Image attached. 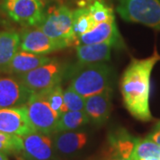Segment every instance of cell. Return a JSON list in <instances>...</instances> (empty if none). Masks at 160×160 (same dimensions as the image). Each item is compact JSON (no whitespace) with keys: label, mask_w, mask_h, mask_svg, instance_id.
<instances>
[{"label":"cell","mask_w":160,"mask_h":160,"mask_svg":"<svg viewBox=\"0 0 160 160\" xmlns=\"http://www.w3.org/2000/svg\"><path fill=\"white\" fill-rule=\"evenodd\" d=\"M20 34L15 31H0V71L10 63L20 50Z\"/></svg>","instance_id":"cell-18"},{"label":"cell","mask_w":160,"mask_h":160,"mask_svg":"<svg viewBox=\"0 0 160 160\" xmlns=\"http://www.w3.org/2000/svg\"><path fill=\"white\" fill-rule=\"evenodd\" d=\"M112 77V69L105 62L78 64L71 72L70 86L86 99L111 88Z\"/></svg>","instance_id":"cell-2"},{"label":"cell","mask_w":160,"mask_h":160,"mask_svg":"<svg viewBox=\"0 0 160 160\" xmlns=\"http://www.w3.org/2000/svg\"><path fill=\"white\" fill-rule=\"evenodd\" d=\"M2 8L13 22L27 28L38 27L45 15L41 0H2Z\"/></svg>","instance_id":"cell-7"},{"label":"cell","mask_w":160,"mask_h":160,"mask_svg":"<svg viewBox=\"0 0 160 160\" xmlns=\"http://www.w3.org/2000/svg\"><path fill=\"white\" fill-rule=\"evenodd\" d=\"M117 11L126 22L160 30V0H118Z\"/></svg>","instance_id":"cell-4"},{"label":"cell","mask_w":160,"mask_h":160,"mask_svg":"<svg viewBox=\"0 0 160 160\" xmlns=\"http://www.w3.org/2000/svg\"><path fill=\"white\" fill-rule=\"evenodd\" d=\"M51 60L52 58L46 55L35 54L20 49L2 72L20 76L49 62Z\"/></svg>","instance_id":"cell-15"},{"label":"cell","mask_w":160,"mask_h":160,"mask_svg":"<svg viewBox=\"0 0 160 160\" xmlns=\"http://www.w3.org/2000/svg\"><path fill=\"white\" fill-rule=\"evenodd\" d=\"M0 160H9V158H7V155L6 153L0 151Z\"/></svg>","instance_id":"cell-27"},{"label":"cell","mask_w":160,"mask_h":160,"mask_svg":"<svg viewBox=\"0 0 160 160\" xmlns=\"http://www.w3.org/2000/svg\"><path fill=\"white\" fill-rule=\"evenodd\" d=\"M113 46L114 45L110 42L77 46L76 54L78 64L86 65L108 62L110 59Z\"/></svg>","instance_id":"cell-17"},{"label":"cell","mask_w":160,"mask_h":160,"mask_svg":"<svg viewBox=\"0 0 160 160\" xmlns=\"http://www.w3.org/2000/svg\"><path fill=\"white\" fill-rule=\"evenodd\" d=\"M38 28L64 48L77 43L73 32V11L68 6H54L45 12L44 18Z\"/></svg>","instance_id":"cell-3"},{"label":"cell","mask_w":160,"mask_h":160,"mask_svg":"<svg viewBox=\"0 0 160 160\" xmlns=\"http://www.w3.org/2000/svg\"><path fill=\"white\" fill-rule=\"evenodd\" d=\"M86 7L89 10L92 19L95 25L111 19H115L112 8L103 0H92Z\"/></svg>","instance_id":"cell-22"},{"label":"cell","mask_w":160,"mask_h":160,"mask_svg":"<svg viewBox=\"0 0 160 160\" xmlns=\"http://www.w3.org/2000/svg\"><path fill=\"white\" fill-rule=\"evenodd\" d=\"M112 109V88L85 99V112L90 122L102 125L109 119Z\"/></svg>","instance_id":"cell-14"},{"label":"cell","mask_w":160,"mask_h":160,"mask_svg":"<svg viewBox=\"0 0 160 160\" xmlns=\"http://www.w3.org/2000/svg\"><path fill=\"white\" fill-rule=\"evenodd\" d=\"M42 95L46 98L47 102L50 104L51 108L60 116L66 112V108L64 104V96H63V89L61 84L53 86L50 89L45 91L39 92Z\"/></svg>","instance_id":"cell-23"},{"label":"cell","mask_w":160,"mask_h":160,"mask_svg":"<svg viewBox=\"0 0 160 160\" xmlns=\"http://www.w3.org/2000/svg\"><path fill=\"white\" fill-rule=\"evenodd\" d=\"M138 139L125 128L119 127L112 130L108 135L104 159L131 160Z\"/></svg>","instance_id":"cell-12"},{"label":"cell","mask_w":160,"mask_h":160,"mask_svg":"<svg viewBox=\"0 0 160 160\" xmlns=\"http://www.w3.org/2000/svg\"><path fill=\"white\" fill-rule=\"evenodd\" d=\"M20 38V49L35 54L46 55L64 48L61 44L46 36L38 27L23 29Z\"/></svg>","instance_id":"cell-11"},{"label":"cell","mask_w":160,"mask_h":160,"mask_svg":"<svg viewBox=\"0 0 160 160\" xmlns=\"http://www.w3.org/2000/svg\"><path fill=\"white\" fill-rule=\"evenodd\" d=\"M65 72L66 68L62 63L52 59L38 68L18 76V78L30 91L39 92L60 85Z\"/></svg>","instance_id":"cell-5"},{"label":"cell","mask_w":160,"mask_h":160,"mask_svg":"<svg viewBox=\"0 0 160 160\" xmlns=\"http://www.w3.org/2000/svg\"><path fill=\"white\" fill-rule=\"evenodd\" d=\"M0 131L21 137L35 132L26 106L0 109Z\"/></svg>","instance_id":"cell-10"},{"label":"cell","mask_w":160,"mask_h":160,"mask_svg":"<svg viewBox=\"0 0 160 160\" xmlns=\"http://www.w3.org/2000/svg\"><path fill=\"white\" fill-rule=\"evenodd\" d=\"M22 156L25 160H54L56 150L52 135L38 132H32L22 136Z\"/></svg>","instance_id":"cell-8"},{"label":"cell","mask_w":160,"mask_h":160,"mask_svg":"<svg viewBox=\"0 0 160 160\" xmlns=\"http://www.w3.org/2000/svg\"><path fill=\"white\" fill-rule=\"evenodd\" d=\"M131 160H160V146L147 137L138 139Z\"/></svg>","instance_id":"cell-20"},{"label":"cell","mask_w":160,"mask_h":160,"mask_svg":"<svg viewBox=\"0 0 160 160\" xmlns=\"http://www.w3.org/2000/svg\"><path fill=\"white\" fill-rule=\"evenodd\" d=\"M147 138H149V140H151L152 142H154L160 146V121L156 124V126L149 132Z\"/></svg>","instance_id":"cell-26"},{"label":"cell","mask_w":160,"mask_h":160,"mask_svg":"<svg viewBox=\"0 0 160 160\" xmlns=\"http://www.w3.org/2000/svg\"><path fill=\"white\" fill-rule=\"evenodd\" d=\"M33 93L18 77H0V109L23 106Z\"/></svg>","instance_id":"cell-9"},{"label":"cell","mask_w":160,"mask_h":160,"mask_svg":"<svg viewBox=\"0 0 160 160\" xmlns=\"http://www.w3.org/2000/svg\"><path fill=\"white\" fill-rule=\"evenodd\" d=\"M160 54L155 48L151 56L132 59L120 81V91L127 111L136 119L148 122L153 119L149 108L150 77Z\"/></svg>","instance_id":"cell-1"},{"label":"cell","mask_w":160,"mask_h":160,"mask_svg":"<svg viewBox=\"0 0 160 160\" xmlns=\"http://www.w3.org/2000/svg\"><path fill=\"white\" fill-rule=\"evenodd\" d=\"M64 104L66 111L68 110H84L85 109V98L75 91L72 86H69L63 90Z\"/></svg>","instance_id":"cell-25"},{"label":"cell","mask_w":160,"mask_h":160,"mask_svg":"<svg viewBox=\"0 0 160 160\" xmlns=\"http://www.w3.org/2000/svg\"><path fill=\"white\" fill-rule=\"evenodd\" d=\"M0 151L7 154H22V140L21 136L0 131Z\"/></svg>","instance_id":"cell-24"},{"label":"cell","mask_w":160,"mask_h":160,"mask_svg":"<svg viewBox=\"0 0 160 160\" xmlns=\"http://www.w3.org/2000/svg\"><path fill=\"white\" fill-rule=\"evenodd\" d=\"M29 119L36 132L52 135L57 132L60 115L52 109L40 92H34L25 104Z\"/></svg>","instance_id":"cell-6"},{"label":"cell","mask_w":160,"mask_h":160,"mask_svg":"<svg viewBox=\"0 0 160 160\" xmlns=\"http://www.w3.org/2000/svg\"><path fill=\"white\" fill-rule=\"evenodd\" d=\"M89 122L85 110H68L60 116L57 132L76 131Z\"/></svg>","instance_id":"cell-19"},{"label":"cell","mask_w":160,"mask_h":160,"mask_svg":"<svg viewBox=\"0 0 160 160\" xmlns=\"http://www.w3.org/2000/svg\"><path fill=\"white\" fill-rule=\"evenodd\" d=\"M94 26L95 24L87 7L83 6L73 12V32L77 40L81 35L86 33Z\"/></svg>","instance_id":"cell-21"},{"label":"cell","mask_w":160,"mask_h":160,"mask_svg":"<svg viewBox=\"0 0 160 160\" xmlns=\"http://www.w3.org/2000/svg\"><path fill=\"white\" fill-rule=\"evenodd\" d=\"M103 160H126V159H103Z\"/></svg>","instance_id":"cell-28"},{"label":"cell","mask_w":160,"mask_h":160,"mask_svg":"<svg viewBox=\"0 0 160 160\" xmlns=\"http://www.w3.org/2000/svg\"><path fill=\"white\" fill-rule=\"evenodd\" d=\"M57 153L71 155L82 149L88 141V135L82 131L57 132L52 135Z\"/></svg>","instance_id":"cell-16"},{"label":"cell","mask_w":160,"mask_h":160,"mask_svg":"<svg viewBox=\"0 0 160 160\" xmlns=\"http://www.w3.org/2000/svg\"><path fill=\"white\" fill-rule=\"evenodd\" d=\"M104 42H110L114 46L118 45V46H122L123 40L121 39L115 19L98 23L89 31L81 35L77 40L76 46L79 45L100 44Z\"/></svg>","instance_id":"cell-13"}]
</instances>
